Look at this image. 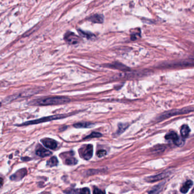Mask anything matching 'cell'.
I'll return each instance as SVG.
<instances>
[{
	"label": "cell",
	"instance_id": "obj_9",
	"mask_svg": "<svg viewBox=\"0 0 194 194\" xmlns=\"http://www.w3.org/2000/svg\"><path fill=\"white\" fill-rule=\"evenodd\" d=\"M167 176V173H161L160 174H157L154 176H151L149 177H148L146 179V180L149 182H154L158 180H160L163 179V178L166 177Z\"/></svg>",
	"mask_w": 194,
	"mask_h": 194
},
{
	"label": "cell",
	"instance_id": "obj_16",
	"mask_svg": "<svg viewBox=\"0 0 194 194\" xmlns=\"http://www.w3.org/2000/svg\"><path fill=\"white\" fill-rule=\"evenodd\" d=\"M165 139L167 140H171L175 141L178 139V135L174 132H170L166 134L165 136Z\"/></svg>",
	"mask_w": 194,
	"mask_h": 194
},
{
	"label": "cell",
	"instance_id": "obj_5",
	"mask_svg": "<svg viewBox=\"0 0 194 194\" xmlns=\"http://www.w3.org/2000/svg\"><path fill=\"white\" fill-rule=\"evenodd\" d=\"M37 93V91L35 89H29L27 90L25 92H23L22 93L17 94V95H14L12 96H10L8 97V98H6V101L9 102V101H12L13 100L19 98H26V97H30L32 95H34L35 94Z\"/></svg>",
	"mask_w": 194,
	"mask_h": 194
},
{
	"label": "cell",
	"instance_id": "obj_4",
	"mask_svg": "<svg viewBox=\"0 0 194 194\" xmlns=\"http://www.w3.org/2000/svg\"><path fill=\"white\" fill-rule=\"evenodd\" d=\"M80 153L81 156L86 160H90L92 156L93 153V147L91 144L86 145L82 147L80 149Z\"/></svg>",
	"mask_w": 194,
	"mask_h": 194
},
{
	"label": "cell",
	"instance_id": "obj_15",
	"mask_svg": "<svg viewBox=\"0 0 194 194\" xmlns=\"http://www.w3.org/2000/svg\"><path fill=\"white\" fill-rule=\"evenodd\" d=\"M190 131V129L188 126L186 124L182 126L180 129V133H181L182 136L184 138L187 137L189 135Z\"/></svg>",
	"mask_w": 194,
	"mask_h": 194
},
{
	"label": "cell",
	"instance_id": "obj_14",
	"mask_svg": "<svg viewBox=\"0 0 194 194\" xmlns=\"http://www.w3.org/2000/svg\"><path fill=\"white\" fill-rule=\"evenodd\" d=\"M93 126V124L89 122H80L74 124V127L77 128H87Z\"/></svg>",
	"mask_w": 194,
	"mask_h": 194
},
{
	"label": "cell",
	"instance_id": "obj_1",
	"mask_svg": "<svg viewBox=\"0 0 194 194\" xmlns=\"http://www.w3.org/2000/svg\"><path fill=\"white\" fill-rule=\"evenodd\" d=\"M70 99L67 97H53L41 98L34 99L30 102V105L36 106H49L57 105L68 103Z\"/></svg>",
	"mask_w": 194,
	"mask_h": 194
},
{
	"label": "cell",
	"instance_id": "obj_17",
	"mask_svg": "<svg viewBox=\"0 0 194 194\" xmlns=\"http://www.w3.org/2000/svg\"><path fill=\"white\" fill-rule=\"evenodd\" d=\"M58 164V160L56 157H51L47 162V166L49 167L55 166Z\"/></svg>",
	"mask_w": 194,
	"mask_h": 194
},
{
	"label": "cell",
	"instance_id": "obj_11",
	"mask_svg": "<svg viewBox=\"0 0 194 194\" xmlns=\"http://www.w3.org/2000/svg\"><path fill=\"white\" fill-rule=\"evenodd\" d=\"M106 66L109 67V68H113V69H115L123 70V71H127V70H129V68L127 66H126V65L122 64L121 63H114L111 64L107 65Z\"/></svg>",
	"mask_w": 194,
	"mask_h": 194
},
{
	"label": "cell",
	"instance_id": "obj_22",
	"mask_svg": "<svg viewBox=\"0 0 194 194\" xmlns=\"http://www.w3.org/2000/svg\"><path fill=\"white\" fill-rule=\"evenodd\" d=\"M162 186L160 185H157V186L153 187L151 191L149 193V194H157L161 190Z\"/></svg>",
	"mask_w": 194,
	"mask_h": 194
},
{
	"label": "cell",
	"instance_id": "obj_28",
	"mask_svg": "<svg viewBox=\"0 0 194 194\" xmlns=\"http://www.w3.org/2000/svg\"><path fill=\"white\" fill-rule=\"evenodd\" d=\"M22 160H23V161H29V160H30V158H28V157L22 158Z\"/></svg>",
	"mask_w": 194,
	"mask_h": 194
},
{
	"label": "cell",
	"instance_id": "obj_10",
	"mask_svg": "<svg viewBox=\"0 0 194 194\" xmlns=\"http://www.w3.org/2000/svg\"><path fill=\"white\" fill-rule=\"evenodd\" d=\"M36 154L40 157H48V156H51L52 154V153L48 150L44 148L40 147L37 149L36 152Z\"/></svg>",
	"mask_w": 194,
	"mask_h": 194
},
{
	"label": "cell",
	"instance_id": "obj_19",
	"mask_svg": "<svg viewBox=\"0 0 194 194\" xmlns=\"http://www.w3.org/2000/svg\"><path fill=\"white\" fill-rule=\"evenodd\" d=\"M79 32L80 33V34L82 36H83L84 38H86V39H92L94 37V35L93 34L90 33V32H85V31H82L80 30H79Z\"/></svg>",
	"mask_w": 194,
	"mask_h": 194
},
{
	"label": "cell",
	"instance_id": "obj_29",
	"mask_svg": "<svg viewBox=\"0 0 194 194\" xmlns=\"http://www.w3.org/2000/svg\"><path fill=\"white\" fill-rule=\"evenodd\" d=\"M1 105H2V104H1V103L0 102V107H1Z\"/></svg>",
	"mask_w": 194,
	"mask_h": 194
},
{
	"label": "cell",
	"instance_id": "obj_21",
	"mask_svg": "<svg viewBox=\"0 0 194 194\" xmlns=\"http://www.w3.org/2000/svg\"><path fill=\"white\" fill-rule=\"evenodd\" d=\"M102 136V134L99 133V132H92L90 135H88L87 136H86V137L84 138V140L86 139H92V138H96V137H100Z\"/></svg>",
	"mask_w": 194,
	"mask_h": 194
},
{
	"label": "cell",
	"instance_id": "obj_18",
	"mask_svg": "<svg viewBox=\"0 0 194 194\" xmlns=\"http://www.w3.org/2000/svg\"><path fill=\"white\" fill-rule=\"evenodd\" d=\"M128 127V124H124V123H120L118 126V129L116 132V133L117 135H120L122 134L126 129Z\"/></svg>",
	"mask_w": 194,
	"mask_h": 194
},
{
	"label": "cell",
	"instance_id": "obj_3",
	"mask_svg": "<svg viewBox=\"0 0 194 194\" xmlns=\"http://www.w3.org/2000/svg\"><path fill=\"white\" fill-rule=\"evenodd\" d=\"M194 109L193 107H186L180 109H176V110H172L167 112H165L164 113H162L160 116L157 118V120H163L167 118H169L171 116L178 115H182V114H186V113H189L191 112L194 111Z\"/></svg>",
	"mask_w": 194,
	"mask_h": 194
},
{
	"label": "cell",
	"instance_id": "obj_23",
	"mask_svg": "<svg viewBox=\"0 0 194 194\" xmlns=\"http://www.w3.org/2000/svg\"><path fill=\"white\" fill-rule=\"evenodd\" d=\"M106 154H107V152L105 150H99L97 153V156L98 157H103L105 156H106Z\"/></svg>",
	"mask_w": 194,
	"mask_h": 194
},
{
	"label": "cell",
	"instance_id": "obj_6",
	"mask_svg": "<svg viewBox=\"0 0 194 194\" xmlns=\"http://www.w3.org/2000/svg\"><path fill=\"white\" fill-rule=\"evenodd\" d=\"M64 40L70 44H76L80 42V38L73 32H67L64 35Z\"/></svg>",
	"mask_w": 194,
	"mask_h": 194
},
{
	"label": "cell",
	"instance_id": "obj_12",
	"mask_svg": "<svg viewBox=\"0 0 194 194\" xmlns=\"http://www.w3.org/2000/svg\"><path fill=\"white\" fill-rule=\"evenodd\" d=\"M89 20L97 23H102L104 20L103 16L100 14H95L89 17Z\"/></svg>",
	"mask_w": 194,
	"mask_h": 194
},
{
	"label": "cell",
	"instance_id": "obj_26",
	"mask_svg": "<svg viewBox=\"0 0 194 194\" xmlns=\"http://www.w3.org/2000/svg\"><path fill=\"white\" fill-rule=\"evenodd\" d=\"M93 194H106L105 191H102L99 189L96 188L93 191Z\"/></svg>",
	"mask_w": 194,
	"mask_h": 194
},
{
	"label": "cell",
	"instance_id": "obj_24",
	"mask_svg": "<svg viewBox=\"0 0 194 194\" xmlns=\"http://www.w3.org/2000/svg\"><path fill=\"white\" fill-rule=\"evenodd\" d=\"M79 194H90V190L88 188L85 187L83 189H81L79 191Z\"/></svg>",
	"mask_w": 194,
	"mask_h": 194
},
{
	"label": "cell",
	"instance_id": "obj_13",
	"mask_svg": "<svg viewBox=\"0 0 194 194\" xmlns=\"http://www.w3.org/2000/svg\"><path fill=\"white\" fill-rule=\"evenodd\" d=\"M193 185V182L191 180H188L186 182H185L182 187L180 188V191L183 194H186L189 189L192 187V186Z\"/></svg>",
	"mask_w": 194,
	"mask_h": 194
},
{
	"label": "cell",
	"instance_id": "obj_25",
	"mask_svg": "<svg viewBox=\"0 0 194 194\" xmlns=\"http://www.w3.org/2000/svg\"><path fill=\"white\" fill-rule=\"evenodd\" d=\"M174 143H175L177 146H183V144H184V141H183L182 139H179V137H178V139L177 140H176V141H174Z\"/></svg>",
	"mask_w": 194,
	"mask_h": 194
},
{
	"label": "cell",
	"instance_id": "obj_7",
	"mask_svg": "<svg viewBox=\"0 0 194 194\" xmlns=\"http://www.w3.org/2000/svg\"><path fill=\"white\" fill-rule=\"evenodd\" d=\"M27 170L25 168L18 170L13 175L10 177V179L14 181H19L24 178L27 174Z\"/></svg>",
	"mask_w": 194,
	"mask_h": 194
},
{
	"label": "cell",
	"instance_id": "obj_2",
	"mask_svg": "<svg viewBox=\"0 0 194 194\" xmlns=\"http://www.w3.org/2000/svg\"><path fill=\"white\" fill-rule=\"evenodd\" d=\"M69 116L68 115H52V116H46V117H43L38 119L33 120L31 121H28L26 122L25 123H23L20 124L16 125V126H29V125H34V124H38L39 123H45V122H48L52 120H57L60 119H63L65 117Z\"/></svg>",
	"mask_w": 194,
	"mask_h": 194
},
{
	"label": "cell",
	"instance_id": "obj_8",
	"mask_svg": "<svg viewBox=\"0 0 194 194\" xmlns=\"http://www.w3.org/2000/svg\"><path fill=\"white\" fill-rule=\"evenodd\" d=\"M43 144L50 149H55L57 147V142L52 139L50 138H44L41 140Z\"/></svg>",
	"mask_w": 194,
	"mask_h": 194
},
{
	"label": "cell",
	"instance_id": "obj_20",
	"mask_svg": "<svg viewBox=\"0 0 194 194\" xmlns=\"http://www.w3.org/2000/svg\"><path fill=\"white\" fill-rule=\"evenodd\" d=\"M77 163V160L73 157H69L66 159L65 163L68 165H74Z\"/></svg>",
	"mask_w": 194,
	"mask_h": 194
},
{
	"label": "cell",
	"instance_id": "obj_27",
	"mask_svg": "<svg viewBox=\"0 0 194 194\" xmlns=\"http://www.w3.org/2000/svg\"><path fill=\"white\" fill-rule=\"evenodd\" d=\"M3 184V178L0 177V188L2 187Z\"/></svg>",
	"mask_w": 194,
	"mask_h": 194
}]
</instances>
